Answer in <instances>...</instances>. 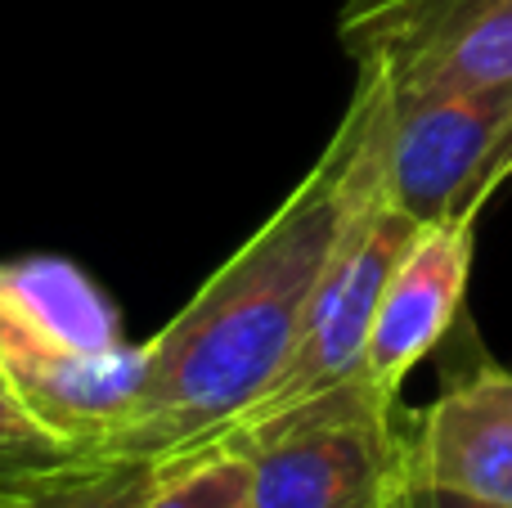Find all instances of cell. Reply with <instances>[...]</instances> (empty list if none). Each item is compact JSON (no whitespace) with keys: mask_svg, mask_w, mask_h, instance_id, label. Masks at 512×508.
I'll use <instances>...</instances> for the list:
<instances>
[{"mask_svg":"<svg viewBox=\"0 0 512 508\" xmlns=\"http://www.w3.org/2000/svg\"><path fill=\"white\" fill-rule=\"evenodd\" d=\"M396 508H512V504L481 500V495L450 491V486H432V482H418V477H409V486L400 491V504Z\"/></svg>","mask_w":512,"mask_h":508,"instance_id":"12","label":"cell"},{"mask_svg":"<svg viewBox=\"0 0 512 508\" xmlns=\"http://www.w3.org/2000/svg\"><path fill=\"white\" fill-rule=\"evenodd\" d=\"M140 508H252L248 464L234 450H207L189 464H171Z\"/></svg>","mask_w":512,"mask_h":508,"instance_id":"10","label":"cell"},{"mask_svg":"<svg viewBox=\"0 0 512 508\" xmlns=\"http://www.w3.org/2000/svg\"><path fill=\"white\" fill-rule=\"evenodd\" d=\"M512 176V81L391 99L382 194L414 225L477 221Z\"/></svg>","mask_w":512,"mask_h":508,"instance_id":"4","label":"cell"},{"mask_svg":"<svg viewBox=\"0 0 512 508\" xmlns=\"http://www.w3.org/2000/svg\"><path fill=\"white\" fill-rule=\"evenodd\" d=\"M414 234L418 225L400 207H391V198L382 189L360 207V216L351 221L346 239L337 243L333 261H328L324 279L310 297L306 320H301V333L292 342L288 360H283L279 378L265 387L261 401L216 446H225V441L243 437V432L261 428V423L279 419V414L297 410V405L324 396L328 387L360 374L382 288H387L396 261L405 257V248L414 243Z\"/></svg>","mask_w":512,"mask_h":508,"instance_id":"5","label":"cell"},{"mask_svg":"<svg viewBox=\"0 0 512 508\" xmlns=\"http://www.w3.org/2000/svg\"><path fill=\"white\" fill-rule=\"evenodd\" d=\"M369 374L225 441L248 464L252 508H396L409 486V432Z\"/></svg>","mask_w":512,"mask_h":508,"instance_id":"3","label":"cell"},{"mask_svg":"<svg viewBox=\"0 0 512 508\" xmlns=\"http://www.w3.org/2000/svg\"><path fill=\"white\" fill-rule=\"evenodd\" d=\"M0 383L59 437L108 459L140 392V347L108 297L59 257L0 266Z\"/></svg>","mask_w":512,"mask_h":508,"instance_id":"2","label":"cell"},{"mask_svg":"<svg viewBox=\"0 0 512 508\" xmlns=\"http://www.w3.org/2000/svg\"><path fill=\"white\" fill-rule=\"evenodd\" d=\"M405 432L418 482L512 504V369H463Z\"/></svg>","mask_w":512,"mask_h":508,"instance_id":"8","label":"cell"},{"mask_svg":"<svg viewBox=\"0 0 512 508\" xmlns=\"http://www.w3.org/2000/svg\"><path fill=\"white\" fill-rule=\"evenodd\" d=\"M171 468L162 464H131V459H113V464L86 473L81 482H68L50 495H36L14 508H140L158 491V482Z\"/></svg>","mask_w":512,"mask_h":508,"instance_id":"11","label":"cell"},{"mask_svg":"<svg viewBox=\"0 0 512 508\" xmlns=\"http://www.w3.org/2000/svg\"><path fill=\"white\" fill-rule=\"evenodd\" d=\"M113 464L77 441L59 437L50 423H41L5 383H0V508H14L36 495H50L86 473Z\"/></svg>","mask_w":512,"mask_h":508,"instance_id":"9","label":"cell"},{"mask_svg":"<svg viewBox=\"0 0 512 508\" xmlns=\"http://www.w3.org/2000/svg\"><path fill=\"white\" fill-rule=\"evenodd\" d=\"M337 41L405 104L512 81V0H346Z\"/></svg>","mask_w":512,"mask_h":508,"instance_id":"6","label":"cell"},{"mask_svg":"<svg viewBox=\"0 0 512 508\" xmlns=\"http://www.w3.org/2000/svg\"><path fill=\"white\" fill-rule=\"evenodd\" d=\"M355 72L351 104L310 171L185 311L140 347V392L108 459L189 464L216 450L279 378L337 243L382 189L391 90L382 72Z\"/></svg>","mask_w":512,"mask_h":508,"instance_id":"1","label":"cell"},{"mask_svg":"<svg viewBox=\"0 0 512 508\" xmlns=\"http://www.w3.org/2000/svg\"><path fill=\"white\" fill-rule=\"evenodd\" d=\"M477 252V221L418 225L414 243L396 261L373 315L364 374L387 396H400L414 365H423L463 311Z\"/></svg>","mask_w":512,"mask_h":508,"instance_id":"7","label":"cell"}]
</instances>
